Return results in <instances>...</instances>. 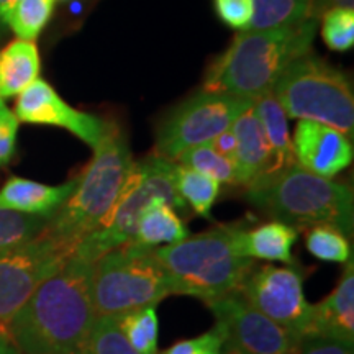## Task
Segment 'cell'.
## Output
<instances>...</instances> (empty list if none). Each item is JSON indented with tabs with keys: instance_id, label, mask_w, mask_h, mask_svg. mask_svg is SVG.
<instances>
[{
	"instance_id": "7a4b0ae2",
	"label": "cell",
	"mask_w": 354,
	"mask_h": 354,
	"mask_svg": "<svg viewBox=\"0 0 354 354\" xmlns=\"http://www.w3.org/2000/svg\"><path fill=\"white\" fill-rule=\"evenodd\" d=\"M317 20L274 30H243L207 73L205 91L258 99L272 92L287 66L307 55Z\"/></svg>"
},
{
	"instance_id": "83f0119b",
	"label": "cell",
	"mask_w": 354,
	"mask_h": 354,
	"mask_svg": "<svg viewBox=\"0 0 354 354\" xmlns=\"http://www.w3.org/2000/svg\"><path fill=\"white\" fill-rule=\"evenodd\" d=\"M81 354H140L118 326V317H97Z\"/></svg>"
},
{
	"instance_id": "9c48e42d",
	"label": "cell",
	"mask_w": 354,
	"mask_h": 354,
	"mask_svg": "<svg viewBox=\"0 0 354 354\" xmlns=\"http://www.w3.org/2000/svg\"><path fill=\"white\" fill-rule=\"evenodd\" d=\"M251 105L253 100L245 97L210 91L197 92L172 110L159 125L154 156L177 161L187 149L212 143Z\"/></svg>"
},
{
	"instance_id": "277c9868",
	"label": "cell",
	"mask_w": 354,
	"mask_h": 354,
	"mask_svg": "<svg viewBox=\"0 0 354 354\" xmlns=\"http://www.w3.org/2000/svg\"><path fill=\"white\" fill-rule=\"evenodd\" d=\"M248 201L294 228L333 225L353 233L354 197L348 185L333 183L297 162L248 185Z\"/></svg>"
},
{
	"instance_id": "ffe728a7",
	"label": "cell",
	"mask_w": 354,
	"mask_h": 354,
	"mask_svg": "<svg viewBox=\"0 0 354 354\" xmlns=\"http://www.w3.org/2000/svg\"><path fill=\"white\" fill-rule=\"evenodd\" d=\"M253 110L256 117L259 118L266 138L271 146L272 166L269 174L295 165L294 148H292L289 127H287V115L272 92L254 99Z\"/></svg>"
},
{
	"instance_id": "52a82bcc",
	"label": "cell",
	"mask_w": 354,
	"mask_h": 354,
	"mask_svg": "<svg viewBox=\"0 0 354 354\" xmlns=\"http://www.w3.org/2000/svg\"><path fill=\"white\" fill-rule=\"evenodd\" d=\"M176 169L174 161L159 156L135 162L107 223L84 238L73 256L94 264L115 248L130 243L135 238L141 216L153 205L167 203L172 209H184L185 203L177 192Z\"/></svg>"
},
{
	"instance_id": "484cf974",
	"label": "cell",
	"mask_w": 354,
	"mask_h": 354,
	"mask_svg": "<svg viewBox=\"0 0 354 354\" xmlns=\"http://www.w3.org/2000/svg\"><path fill=\"white\" fill-rule=\"evenodd\" d=\"M342 230L333 225H315L305 234L308 253L325 263L348 264L351 261V245Z\"/></svg>"
},
{
	"instance_id": "e575fe53",
	"label": "cell",
	"mask_w": 354,
	"mask_h": 354,
	"mask_svg": "<svg viewBox=\"0 0 354 354\" xmlns=\"http://www.w3.org/2000/svg\"><path fill=\"white\" fill-rule=\"evenodd\" d=\"M210 145L214 146L216 153L221 154L225 159H228V161H232L234 165V158H236V138H234L232 127L228 130L221 131Z\"/></svg>"
},
{
	"instance_id": "e0dca14e",
	"label": "cell",
	"mask_w": 354,
	"mask_h": 354,
	"mask_svg": "<svg viewBox=\"0 0 354 354\" xmlns=\"http://www.w3.org/2000/svg\"><path fill=\"white\" fill-rule=\"evenodd\" d=\"M232 130L236 138V184L250 185L261 176L269 174L272 166L271 146L266 138L259 118L256 117L253 105L238 115Z\"/></svg>"
},
{
	"instance_id": "7402d4cb",
	"label": "cell",
	"mask_w": 354,
	"mask_h": 354,
	"mask_svg": "<svg viewBox=\"0 0 354 354\" xmlns=\"http://www.w3.org/2000/svg\"><path fill=\"white\" fill-rule=\"evenodd\" d=\"M312 0H253V17L246 30H274L310 19Z\"/></svg>"
},
{
	"instance_id": "cb8c5ba5",
	"label": "cell",
	"mask_w": 354,
	"mask_h": 354,
	"mask_svg": "<svg viewBox=\"0 0 354 354\" xmlns=\"http://www.w3.org/2000/svg\"><path fill=\"white\" fill-rule=\"evenodd\" d=\"M176 185L184 203H189L197 215L210 218V210L220 194V183L214 177L177 165Z\"/></svg>"
},
{
	"instance_id": "d6a6232c",
	"label": "cell",
	"mask_w": 354,
	"mask_h": 354,
	"mask_svg": "<svg viewBox=\"0 0 354 354\" xmlns=\"http://www.w3.org/2000/svg\"><path fill=\"white\" fill-rule=\"evenodd\" d=\"M220 20L232 28L246 30L253 17V0H215Z\"/></svg>"
},
{
	"instance_id": "1f68e13d",
	"label": "cell",
	"mask_w": 354,
	"mask_h": 354,
	"mask_svg": "<svg viewBox=\"0 0 354 354\" xmlns=\"http://www.w3.org/2000/svg\"><path fill=\"white\" fill-rule=\"evenodd\" d=\"M19 118L0 99V167L7 166L15 156L17 136H19Z\"/></svg>"
},
{
	"instance_id": "8d00e7d4",
	"label": "cell",
	"mask_w": 354,
	"mask_h": 354,
	"mask_svg": "<svg viewBox=\"0 0 354 354\" xmlns=\"http://www.w3.org/2000/svg\"><path fill=\"white\" fill-rule=\"evenodd\" d=\"M0 354H20L19 348L6 333H0Z\"/></svg>"
},
{
	"instance_id": "4fadbf2b",
	"label": "cell",
	"mask_w": 354,
	"mask_h": 354,
	"mask_svg": "<svg viewBox=\"0 0 354 354\" xmlns=\"http://www.w3.org/2000/svg\"><path fill=\"white\" fill-rule=\"evenodd\" d=\"M13 113L24 123L64 128L92 149L104 141L113 125V122L71 107L50 84L39 77L20 92Z\"/></svg>"
},
{
	"instance_id": "5b68a950",
	"label": "cell",
	"mask_w": 354,
	"mask_h": 354,
	"mask_svg": "<svg viewBox=\"0 0 354 354\" xmlns=\"http://www.w3.org/2000/svg\"><path fill=\"white\" fill-rule=\"evenodd\" d=\"M238 225H221L197 236L156 248L154 254L174 282L176 294L214 302L238 290L254 268L253 259L238 253Z\"/></svg>"
},
{
	"instance_id": "4dcf8cb0",
	"label": "cell",
	"mask_w": 354,
	"mask_h": 354,
	"mask_svg": "<svg viewBox=\"0 0 354 354\" xmlns=\"http://www.w3.org/2000/svg\"><path fill=\"white\" fill-rule=\"evenodd\" d=\"M225 339H227L225 331L216 323L214 330L207 331V333L197 336V338L177 342L171 348L165 349L161 354H221Z\"/></svg>"
},
{
	"instance_id": "44dd1931",
	"label": "cell",
	"mask_w": 354,
	"mask_h": 354,
	"mask_svg": "<svg viewBox=\"0 0 354 354\" xmlns=\"http://www.w3.org/2000/svg\"><path fill=\"white\" fill-rule=\"evenodd\" d=\"M185 238H189V230L177 216L176 210L167 203H156L141 216L131 241L141 246L156 248L161 243L174 245Z\"/></svg>"
},
{
	"instance_id": "ac0fdd59",
	"label": "cell",
	"mask_w": 354,
	"mask_h": 354,
	"mask_svg": "<svg viewBox=\"0 0 354 354\" xmlns=\"http://www.w3.org/2000/svg\"><path fill=\"white\" fill-rule=\"evenodd\" d=\"M299 240V230L282 221H269L254 230H240L238 253L250 259L282 261L294 264L292 246Z\"/></svg>"
},
{
	"instance_id": "836d02e7",
	"label": "cell",
	"mask_w": 354,
	"mask_h": 354,
	"mask_svg": "<svg viewBox=\"0 0 354 354\" xmlns=\"http://www.w3.org/2000/svg\"><path fill=\"white\" fill-rule=\"evenodd\" d=\"M295 354H353V344L322 336H307L300 339Z\"/></svg>"
},
{
	"instance_id": "d4e9b609",
	"label": "cell",
	"mask_w": 354,
	"mask_h": 354,
	"mask_svg": "<svg viewBox=\"0 0 354 354\" xmlns=\"http://www.w3.org/2000/svg\"><path fill=\"white\" fill-rule=\"evenodd\" d=\"M118 326L140 354L158 353L159 322L154 307H145L118 317Z\"/></svg>"
},
{
	"instance_id": "f35d334b",
	"label": "cell",
	"mask_w": 354,
	"mask_h": 354,
	"mask_svg": "<svg viewBox=\"0 0 354 354\" xmlns=\"http://www.w3.org/2000/svg\"><path fill=\"white\" fill-rule=\"evenodd\" d=\"M221 354H241V353H238L236 349H233V348L227 346V344H223V349H221Z\"/></svg>"
},
{
	"instance_id": "ba28073f",
	"label": "cell",
	"mask_w": 354,
	"mask_h": 354,
	"mask_svg": "<svg viewBox=\"0 0 354 354\" xmlns=\"http://www.w3.org/2000/svg\"><path fill=\"white\" fill-rule=\"evenodd\" d=\"M287 117L328 125L351 138L353 87L342 71L307 53L287 66L272 88Z\"/></svg>"
},
{
	"instance_id": "6da1fadb",
	"label": "cell",
	"mask_w": 354,
	"mask_h": 354,
	"mask_svg": "<svg viewBox=\"0 0 354 354\" xmlns=\"http://www.w3.org/2000/svg\"><path fill=\"white\" fill-rule=\"evenodd\" d=\"M92 264L71 256L26 300L7 335L20 354H81L97 320Z\"/></svg>"
},
{
	"instance_id": "d590c367",
	"label": "cell",
	"mask_w": 354,
	"mask_h": 354,
	"mask_svg": "<svg viewBox=\"0 0 354 354\" xmlns=\"http://www.w3.org/2000/svg\"><path fill=\"white\" fill-rule=\"evenodd\" d=\"M354 0H312L310 6V19L317 20L323 13L331 8H353Z\"/></svg>"
},
{
	"instance_id": "603a6c76",
	"label": "cell",
	"mask_w": 354,
	"mask_h": 354,
	"mask_svg": "<svg viewBox=\"0 0 354 354\" xmlns=\"http://www.w3.org/2000/svg\"><path fill=\"white\" fill-rule=\"evenodd\" d=\"M55 12V0H17L7 8L2 24L20 39L35 41Z\"/></svg>"
},
{
	"instance_id": "f1b7e54d",
	"label": "cell",
	"mask_w": 354,
	"mask_h": 354,
	"mask_svg": "<svg viewBox=\"0 0 354 354\" xmlns=\"http://www.w3.org/2000/svg\"><path fill=\"white\" fill-rule=\"evenodd\" d=\"M48 220L0 209V251L10 250L37 238L46 228Z\"/></svg>"
},
{
	"instance_id": "5bb4252c",
	"label": "cell",
	"mask_w": 354,
	"mask_h": 354,
	"mask_svg": "<svg viewBox=\"0 0 354 354\" xmlns=\"http://www.w3.org/2000/svg\"><path fill=\"white\" fill-rule=\"evenodd\" d=\"M292 148L300 167L325 179L338 176L353 162V145L348 136L318 122L300 120Z\"/></svg>"
},
{
	"instance_id": "f546056e",
	"label": "cell",
	"mask_w": 354,
	"mask_h": 354,
	"mask_svg": "<svg viewBox=\"0 0 354 354\" xmlns=\"http://www.w3.org/2000/svg\"><path fill=\"white\" fill-rule=\"evenodd\" d=\"M322 38L333 51H348L354 46V10L331 8L322 15Z\"/></svg>"
},
{
	"instance_id": "30bf717a",
	"label": "cell",
	"mask_w": 354,
	"mask_h": 354,
	"mask_svg": "<svg viewBox=\"0 0 354 354\" xmlns=\"http://www.w3.org/2000/svg\"><path fill=\"white\" fill-rule=\"evenodd\" d=\"M74 254V248L43 230L24 245L0 251V333L39 286L59 271Z\"/></svg>"
},
{
	"instance_id": "7c38bea8",
	"label": "cell",
	"mask_w": 354,
	"mask_h": 354,
	"mask_svg": "<svg viewBox=\"0 0 354 354\" xmlns=\"http://www.w3.org/2000/svg\"><path fill=\"white\" fill-rule=\"evenodd\" d=\"M225 344L241 354H295L300 339L261 313L238 290L209 302Z\"/></svg>"
},
{
	"instance_id": "d6986e66",
	"label": "cell",
	"mask_w": 354,
	"mask_h": 354,
	"mask_svg": "<svg viewBox=\"0 0 354 354\" xmlns=\"http://www.w3.org/2000/svg\"><path fill=\"white\" fill-rule=\"evenodd\" d=\"M41 61L35 41L13 39L0 51V99L19 95L39 76Z\"/></svg>"
},
{
	"instance_id": "2e32d148",
	"label": "cell",
	"mask_w": 354,
	"mask_h": 354,
	"mask_svg": "<svg viewBox=\"0 0 354 354\" xmlns=\"http://www.w3.org/2000/svg\"><path fill=\"white\" fill-rule=\"evenodd\" d=\"M77 177L61 185H48L24 177H10L0 189V209L50 220L76 190Z\"/></svg>"
},
{
	"instance_id": "8992f818",
	"label": "cell",
	"mask_w": 354,
	"mask_h": 354,
	"mask_svg": "<svg viewBox=\"0 0 354 354\" xmlns=\"http://www.w3.org/2000/svg\"><path fill=\"white\" fill-rule=\"evenodd\" d=\"M156 248L127 243L92 264V304L97 317H122L176 294L174 282L159 263Z\"/></svg>"
},
{
	"instance_id": "74e56055",
	"label": "cell",
	"mask_w": 354,
	"mask_h": 354,
	"mask_svg": "<svg viewBox=\"0 0 354 354\" xmlns=\"http://www.w3.org/2000/svg\"><path fill=\"white\" fill-rule=\"evenodd\" d=\"M13 2H17V0H0V24H2L3 13H6L7 8L10 7Z\"/></svg>"
},
{
	"instance_id": "9a60e30c",
	"label": "cell",
	"mask_w": 354,
	"mask_h": 354,
	"mask_svg": "<svg viewBox=\"0 0 354 354\" xmlns=\"http://www.w3.org/2000/svg\"><path fill=\"white\" fill-rule=\"evenodd\" d=\"M307 336L354 343V266L349 261L342 281L323 302L312 305ZM305 336V338H307Z\"/></svg>"
},
{
	"instance_id": "4316f807",
	"label": "cell",
	"mask_w": 354,
	"mask_h": 354,
	"mask_svg": "<svg viewBox=\"0 0 354 354\" xmlns=\"http://www.w3.org/2000/svg\"><path fill=\"white\" fill-rule=\"evenodd\" d=\"M177 161L180 162V166L190 167V169L214 177L220 184H236L234 165L216 153L210 143L187 149L177 158Z\"/></svg>"
},
{
	"instance_id": "3957f363",
	"label": "cell",
	"mask_w": 354,
	"mask_h": 354,
	"mask_svg": "<svg viewBox=\"0 0 354 354\" xmlns=\"http://www.w3.org/2000/svg\"><path fill=\"white\" fill-rule=\"evenodd\" d=\"M135 162L127 136L113 123L109 135L94 149V158L84 174L77 177L73 196L48 220L44 230L76 250L84 238L107 223Z\"/></svg>"
},
{
	"instance_id": "8fae6325",
	"label": "cell",
	"mask_w": 354,
	"mask_h": 354,
	"mask_svg": "<svg viewBox=\"0 0 354 354\" xmlns=\"http://www.w3.org/2000/svg\"><path fill=\"white\" fill-rule=\"evenodd\" d=\"M238 292L261 313L302 339L308 333L312 305L305 300L302 274L292 268L251 269Z\"/></svg>"
}]
</instances>
